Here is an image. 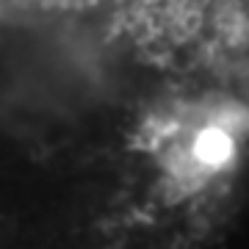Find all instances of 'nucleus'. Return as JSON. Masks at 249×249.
I'll use <instances>...</instances> for the list:
<instances>
[{"mask_svg":"<svg viewBox=\"0 0 249 249\" xmlns=\"http://www.w3.org/2000/svg\"><path fill=\"white\" fill-rule=\"evenodd\" d=\"M0 53L249 103V0H0Z\"/></svg>","mask_w":249,"mask_h":249,"instance_id":"nucleus-1","label":"nucleus"}]
</instances>
